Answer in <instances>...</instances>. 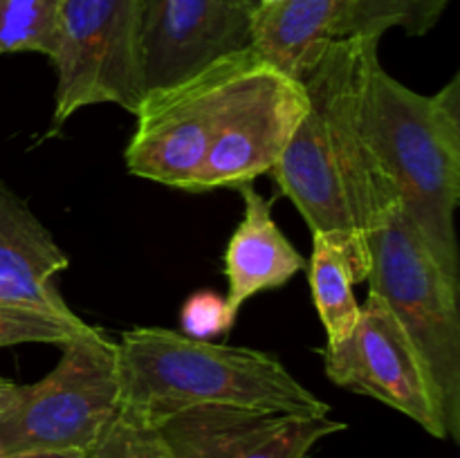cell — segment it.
Returning <instances> with one entry per match:
<instances>
[{
  "instance_id": "ba28073f",
  "label": "cell",
  "mask_w": 460,
  "mask_h": 458,
  "mask_svg": "<svg viewBox=\"0 0 460 458\" xmlns=\"http://www.w3.org/2000/svg\"><path fill=\"white\" fill-rule=\"evenodd\" d=\"M305 112L308 94L304 84L256 57L225 97L191 193L241 189L270 173Z\"/></svg>"
},
{
  "instance_id": "52a82bcc",
  "label": "cell",
  "mask_w": 460,
  "mask_h": 458,
  "mask_svg": "<svg viewBox=\"0 0 460 458\" xmlns=\"http://www.w3.org/2000/svg\"><path fill=\"white\" fill-rule=\"evenodd\" d=\"M254 58V49H243L180 84L144 94L124 153L126 169L142 180L191 193L225 97Z\"/></svg>"
},
{
  "instance_id": "277c9868",
  "label": "cell",
  "mask_w": 460,
  "mask_h": 458,
  "mask_svg": "<svg viewBox=\"0 0 460 458\" xmlns=\"http://www.w3.org/2000/svg\"><path fill=\"white\" fill-rule=\"evenodd\" d=\"M368 295L394 313L438 395L449 438L460 440V286L447 277L395 200L368 236Z\"/></svg>"
},
{
  "instance_id": "d4e9b609",
  "label": "cell",
  "mask_w": 460,
  "mask_h": 458,
  "mask_svg": "<svg viewBox=\"0 0 460 458\" xmlns=\"http://www.w3.org/2000/svg\"><path fill=\"white\" fill-rule=\"evenodd\" d=\"M308 458H310V456H308Z\"/></svg>"
},
{
  "instance_id": "30bf717a",
  "label": "cell",
  "mask_w": 460,
  "mask_h": 458,
  "mask_svg": "<svg viewBox=\"0 0 460 458\" xmlns=\"http://www.w3.org/2000/svg\"><path fill=\"white\" fill-rule=\"evenodd\" d=\"M252 16L234 0H137L144 90L169 88L250 49Z\"/></svg>"
},
{
  "instance_id": "4fadbf2b",
  "label": "cell",
  "mask_w": 460,
  "mask_h": 458,
  "mask_svg": "<svg viewBox=\"0 0 460 458\" xmlns=\"http://www.w3.org/2000/svg\"><path fill=\"white\" fill-rule=\"evenodd\" d=\"M243 218L225 250L227 301L234 317L259 292L286 286L305 268V256L288 241L272 218V202L252 184H243Z\"/></svg>"
},
{
  "instance_id": "8992f818",
  "label": "cell",
  "mask_w": 460,
  "mask_h": 458,
  "mask_svg": "<svg viewBox=\"0 0 460 458\" xmlns=\"http://www.w3.org/2000/svg\"><path fill=\"white\" fill-rule=\"evenodd\" d=\"M49 61L57 70L49 135L88 106L112 103L135 115L146 94L137 0H63Z\"/></svg>"
},
{
  "instance_id": "3957f363",
  "label": "cell",
  "mask_w": 460,
  "mask_h": 458,
  "mask_svg": "<svg viewBox=\"0 0 460 458\" xmlns=\"http://www.w3.org/2000/svg\"><path fill=\"white\" fill-rule=\"evenodd\" d=\"M367 146L404 216L460 286L454 214L460 202V75L420 94L373 63L362 99Z\"/></svg>"
},
{
  "instance_id": "5bb4252c",
  "label": "cell",
  "mask_w": 460,
  "mask_h": 458,
  "mask_svg": "<svg viewBox=\"0 0 460 458\" xmlns=\"http://www.w3.org/2000/svg\"><path fill=\"white\" fill-rule=\"evenodd\" d=\"M353 0H281L252 16V49L283 75L301 81L328 45L344 39Z\"/></svg>"
},
{
  "instance_id": "ffe728a7",
  "label": "cell",
  "mask_w": 460,
  "mask_h": 458,
  "mask_svg": "<svg viewBox=\"0 0 460 458\" xmlns=\"http://www.w3.org/2000/svg\"><path fill=\"white\" fill-rule=\"evenodd\" d=\"M236 317L229 310L225 296L211 290H200L184 301L180 310V326L187 337L211 341V337H220L232 330Z\"/></svg>"
},
{
  "instance_id": "7c38bea8",
  "label": "cell",
  "mask_w": 460,
  "mask_h": 458,
  "mask_svg": "<svg viewBox=\"0 0 460 458\" xmlns=\"http://www.w3.org/2000/svg\"><path fill=\"white\" fill-rule=\"evenodd\" d=\"M67 265V254L30 205L0 182V301L81 319L54 283Z\"/></svg>"
},
{
  "instance_id": "d6986e66",
  "label": "cell",
  "mask_w": 460,
  "mask_h": 458,
  "mask_svg": "<svg viewBox=\"0 0 460 458\" xmlns=\"http://www.w3.org/2000/svg\"><path fill=\"white\" fill-rule=\"evenodd\" d=\"M84 458H173L160 429L117 413Z\"/></svg>"
},
{
  "instance_id": "5b68a950",
  "label": "cell",
  "mask_w": 460,
  "mask_h": 458,
  "mask_svg": "<svg viewBox=\"0 0 460 458\" xmlns=\"http://www.w3.org/2000/svg\"><path fill=\"white\" fill-rule=\"evenodd\" d=\"M57 366L0 416V456L88 454L119 413L115 341L94 330L58 346Z\"/></svg>"
},
{
  "instance_id": "44dd1931",
  "label": "cell",
  "mask_w": 460,
  "mask_h": 458,
  "mask_svg": "<svg viewBox=\"0 0 460 458\" xmlns=\"http://www.w3.org/2000/svg\"><path fill=\"white\" fill-rule=\"evenodd\" d=\"M18 391H21V386L13 384V382L7 380V377H0V416H3L13 402H16Z\"/></svg>"
},
{
  "instance_id": "6da1fadb",
  "label": "cell",
  "mask_w": 460,
  "mask_h": 458,
  "mask_svg": "<svg viewBox=\"0 0 460 458\" xmlns=\"http://www.w3.org/2000/svg\"><path fill=\"white\" fill-rule=\"evenodd\" d=\"M380 39L344 36L301 79L308 112L270 173L299 209L310 232L332 242L355 283L371 268L368 236L398 200L367 146L362 99L368 72L380 61Z\"/></svg>"
},
{
  "instance_id": "603a6c76",
  "label": "cell",
  "mask_w": 460,
  "mask_h": 458,
  "mask_svg": "<svg viewBox=\"0 0 460 458\" xmlns=\"http://www.w3.org/2000/svg\"><path fill=\"white\" fill-rule=\"evenodd\" d=\"M234 3L241 4V7H245L247 12H252V13H254L256 9H259V3H256V0H234Z\"/></svg>"
},
{
  "instance_id": "7a4b0ae2",
  "label": "cell",
  "mask_w": 460,
  "mask_h": 458,
  "mask_svg": "<svg viewBox=\"0 0 460 458\" xmlns=\"http://www.w3.org/2000/svg\"><path fill=\"white\" fill-rule=\"evenodd\" d=\"M115 350L119 413L144 425L160 427L193 407L331 413L279 359L261 350L193 339L169 328H130Z\"/></svg>"
},
{
  "instance_id": "cb8c5ba5",
  "label": "cell",
  "mask_w": 460,
  "mask_h": 458,
  "mask_svg": "<svg viewBox=\"0 0 460 458\" xmlns=\"http://www.w3.org/2000/svg\"><path fill=\"white\" fill-rule=\"evenodd\" d=\"M256 3H259V7H268V4H277L281 0H256Z\"/></svg>"
},
{
  "instance_id": "ac0fdd59",
  "label": "cell",
  "mask_w": 460,
  "mask_h": 458,
  "mask_svg": "<svg viewBox=\"0 0 460 458\" xmlns=\"http://www.w3.org/2000/svg\"><path fill=\"white\" fill-rule=\"evenodd\" d=\"M94 330L97 328L88 326L84 319H61L30 305L0 301V348L18 344L63 346Z\"/></svg>"
},
{
  "instance_id": "7402d4cb",
  "label": "cell",
  "mask_w": 460,
  "mask_h": 458,
  "mask_svg": "<svg viewBox=\"0 0 460 458\" xmlns=\"http://www.w3.org/2000/svg\"><path fill=\"white\" fill-rule=\"evenodd\" d=\"M0 458H84V454H13Z\"/></svg>"
},
{
  "instance_id": "9c48e42d",
  "label": "cell",
  "mask_w": 460,
  "mask_h": 458,
  "mask_svg": "<svg viewBox=\"0 0 460 458\" xmlns=\"http://www.w3.org/2000/svg\"><path fill=\"white\" fill-rule=\"evenodd\" d=\"M323 368L332 384L395 409L434 438H449L438 395L416 346L376 295L367 296L353 332L323 348Z\"/></svg>"
},
{
  "instance_id": "9a60e30c",
  "label": "cell",
  "mask_w": 460,
  "mask_h": 458,
  "mask_svg": "<svg viewBox=\"0 0 460 458\" xmlns=\"http://www.w3.org/2000/svg\"><path fill=\"white\" fill-rule=\"evenodd\" d=\"M310 295L326 328V346L344 341L358 326L362 305L355 296V281L340 251L322 233H313V251L305 259Z\"/></svg>"
},
{
  "instance_id": "8fae6325",
  "label": "cell",
  "mask_w": 460,
  "mask_h": 458,
  "mask_svg": "<svg viewBox=\"0 0 460 458\" xmlns=\"http://www.w3.org/2000/svg\"><path fill=\"white\" fill-rule=\"evenodd\" d=\"M173 458H308L314 445L346 429L331 416L193 407L160 427Z\"/></svg>"
},
{
  "instance_id": "e0dca14e",
  "label": "cell",
  "mask_w": 460,
  "mask_h": 458,
  "mask_svg": "<svg viewBox=\"0 0 460 458\" xmlns=\"http://www.w3.org/2000/svg\"><path fill=\"white\" fill-rule=\"evenodd\" d=\"M63 0H0V54L52 57Z\"/></svg>"
},
{
  "instance_id": "2e32d148",
  "label": "cell",
  "mask_w": 460,
  "mask_h": 458,
  "mask_svg": "<svg viewBox=\"0 0 460 458\" xmlns=\"http://www.w3.org/2000/svg\"><path fill=\"white\" fill-rule=\"evenodd\" d=\"M449 0H353L344 36H376L402 30L409 36H425L438 25Z\"/></svg>"
}]
</instances>
